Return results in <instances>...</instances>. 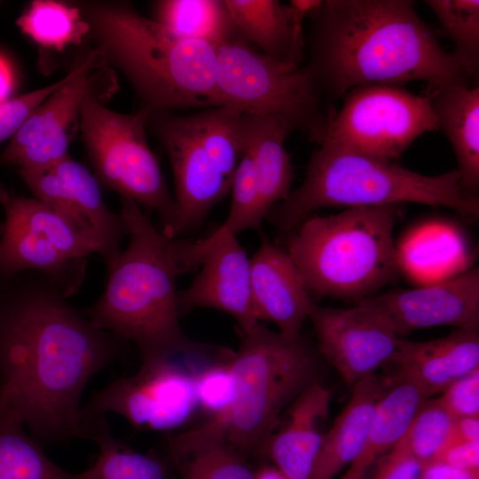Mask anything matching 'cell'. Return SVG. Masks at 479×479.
Returning a JSON list of instances; mask_svg holds the SVG:
<instances>
[{
	"mask_svg": "<svg viewBox=\"0 0 479 479\" xmlns=\"http://www.w3.org/2000/svg\"><path fill=\"white\" fill-rule=\"evenodd\" d=\"M66 299L36 271L0 283V416L43 446L85 438L82 395L123 343Z\"/></svg>",
	"mask_w": 479,
	"mask_h": 479,
	"instance_id": "cell-1",
	"label": "cell"
},
{
	"mask_svg": "<svg viewBox=\"0 0 479 479\" xmlns=\"http://www.w3.org/2000/svg\"><path fill=\"white\" fill-rule=\"evenodd\" d=\"M309 69L322 98L363 85L468 82L410 0H322L309 15Z\"/></svg>",
	"mask_w": 479,
	"mask_h": 479,
	"instance_id": "cell-2",
	"label": "cell"
},
{
	"mask_svg": "<svg viewBox=\"0 0 479 479\" xmlns=\"http://www.w3.org/2000/svg\"><path fill=\"white\" fill-rule=\"evenodd\" d=\"M127 247L107 271L106 288L82 312L94 326L139 349L142 360L169 358L196 349L184 334L177 278L192 271L186 240L165 236L133 200L121 198Z\"/></svg>",
	"mask_w": 479,
	"mask_h": 479,
	"instance_id": "cell-3",
	"label": "cell"
},
{
	"mask_svg": "<svg viewBox=\"0 0 479 479\" xmlns=\"http://www.w3.org/2000/svg\"><path fill=\"white\" fill-rule=\"evenodd\" d=\"M81 12L106 65L127 78L141 107H216L214 45L177 36L127 2H89Z\"/></svg>",
	"mask_w": 479,
	"mask_h": 479,
	"instance_id": "cell-4",
	"label": "cell"
},
{
	"mask_svg": "<svg viewBox=\"0 0 479 479\" xmlns=\"http://www.w3.org/2000/svg\"><path fill=\"white\" fill-rule=\"evenodd\" d=\"M417 203L444 207L478 217L479 201L466 192L457 169L423 175L396 162L318 145L310 156L302 183L265 218L288 232L322 208H363Z\"/></svg>",
	"mask_w": 479,
	"mask_h": 479,
	"instance_id": "cell-5",
	"label": "cell"
},
{
	"mask_svg": "<svg viewBox=\"0 0 479 479\" xmlns=\"http://www.w3.org/2000/svg\"><path fill=\"white\" fill-rule=\"evenodd\" d=\"M401 205L349 208L304 219L287 252L316 298L371 297L399 270L393 233Z\"/></svg>",
	"mask_w": 479,
	"mask_h": 479,
	"instance_id": "cell-6",
	"label": "cell"
},
{
	"mask_svg": "<svg viewBox=\"0 0 479 479\" xmlns=\"http://www.w3.org/2000/svg\"><path fill=\"white\" fill-rule=\"evenodd\" d=\"M229 365L232 403L208 423L245 456L268 443L284 407L318 382V359L302 336L291 341L259 324L243 334Z\"/></svg>",
	"mask_w": 479,
	"mask_h": 479,
	"instance_id": "cell-7",
	"label": "cell"
},
{
	"mask_svg": "<svg viewBox=\"0 0 479 479\" xmlns=\"http://www.w3.org/2000/svg\"><path fill=\"white\" fill-rule=\"evenodd\" d=\"M216 49V107L271 118L318 142L328 112L322 108L323 98L306 66L279 62L243 37Z\"/></svg>",
	"mask_w": 479,
	"mask_h": 479,
	"instance_id": "cell-8",
	"label": "cell"
},
{
	"mask_svg": "<svg viewBox=\"0 0 479 479\" xmlns=\"http://www.w3.org/2000/svg\"><path fill=\"white\" fill-rule=\"evenodd\" d=\"M105 97L90 94L83 101L79 128L87 155L100 185L155 211L160 231L168 236L175 217V202L158 160L151 150L145 128L153 114L140 107L132 114L113 111Z\"/></svg>",
	"mask_w": 479,
	"mask_h": 479,
	"instance_id": "cell-9",
	"label": "cell"
},
{
	"mask_svg": "<svg viewBox=\"0 0 479 479\" xmlns=\"http://www.w3.org/2000/svg\"><path fill=\"white\" fill-rule=\"evenodd\" d=\"M436 130L427 93L417 95L398 85H363L343 96L338 111H328L317 143L395 162L419 137Z\"/></svg>",
	"mask_w": 479,
	"mask_h": 479,
	"instance_id": "cell-10",
	"label": "cell"
},
{
	"mask_svg": "<svg viewBox=\"0 0 479 479\" xmlns=\"http://www.w3.org/2000/svg\"><path fill=\"white\" fill-rule=\"evenodd\" d=\"M0 237V283L36 271L67 298L81 287L93 245L67 219L35 198L11 195Z\"/></svg>",
	"mask_w": 479,
	"mask_h": 479,
	"instance_id": "cell-11",
	"label": "cell"
},
{
	"mask_svg": "<svg viewBox=\"0 0 479 479\" xmlns=\"http://www.w3.org/2000/svg\"><path fill=\"white\" fill-rule=\"evenodd\" d=\"M110 72L100 49L89 50L11 138L0 154V165L40 169L69 155L84 99L93 93L109 96L115 89Z\"/></svg>",
	"mask_w": 479,
	"mask_h": 479,
	"instance_id": "cell-12",
	"label": "cell"
},
{
	"mask_svg": "<svg viewBox=\"0 0 479 479\" xmlns=\"http://www.w3.org/2000/svg\"><path fill=\"white\" fill-rule=\"evenodd\" d=\"M198 405L194 376L173 357L143 360L138 372L110 382L81 408L82 422L114 412L140 429L167 431L183 425Z\"/></svg>",
	"mask_w": 479,
	"mask_h": 479,
	"instance_id": "cell-13",
	"label": "cell"
},
{
	"mask_svg": "<svg viewBox=\"0 0 479 479\" xmlns=\"http://www.w3.org/2000/svg\"><path fill=\"white\" fill-rule=\"evenodd\" d=\"M18 173L34 198L62 216L90 240L108 271L122 252L128 228L122 215L106 204L94 174L70 155L51 166L20 169Z\"/></svg>",
	"mask_w": 479,
	"mask_h": 479,
	"instance_id": "cell-14",
	"label": "cell"
},
{
	"mask_svg": "<svg viewBox=\"0 0 479 479\" xmlns=\"http://www.w3.org/2000/svg\"><path fill=\"white\" fill-rule=\"evenodd\" d=\"M148 124L162 145L175 184V217L168 235L176 239L196 228L231 190L232 182L203 148L192 114L155 112Z\"/></svg>",
	"mask_w": 479,
	"mask_h": 479,
	"instance_id": "cell-15",
	"label": "cell"
},
{
	"mask_svg": "<svg viewBox=\"0 0 479 479\" xmlns=\"http://www.w3.org/2000/svg\"><path fill=\"white\" fill-rule=\"evenodd\" d=\"M309 319L319 352L351 389L389 363L400 339L382 314L360 302L346 309L315 303Z\"/></svg>",
	"mask_w": 479,
	"mask_h": 479,
	"instance_id": "cell-16",
	"label": "cell"
},
{
	"mask_svg": "<svg viewBox=\"0 0 479 479\" xmlns=\"http://www.w3.org/2000/svg\"><path fill=\"white\" fill-rule=\"evenodd\" d=\"M357 302L382 314L399 338L441 326L478 332L479 269L473 267L422 287L395 289Z\"/></svg>",
	"mask_w": 479,
	"mask_h": 479,
	"instance_id": "cell-17",
	"label": "cell"
},
{
	"mask_svg": "<svg viewBox=\"0 0 479 479\" xmlns=\"http://www.w3.org/2000/svg\"><path fill=\"white\" fill-rule=\"evenodd\" d=\"M191 250L200 271L177 292L179 315L196 307L214 309L232 316L243 334L253 331L260 323L252 302L250 258L236 236L212 233L192 241Z\"/></svg>",
	"mask_w": 479,
	"mask_h": 479,
	"instance_id": "cell-18",
	"label": "cell"
},
{
	"mask_svg": "<svg viewBox=\"0 0 479 479\" xmlns=\"http://www.w3.org/2000/svg\"><path fill=\"white\" fill-rule=\"evenodd\" d=\"M250 258L253 308L258 321L273 322L288 340L301 330L315 305L303 279L288 253L267 238Z\"/></svg>",
	"mask_w": 479,
	"mask_h": 479,
	"instance_id": "cell-19",
	"label": "cell"
},
{
	"mask_svg": "<svg viewBox=\"0 0 479 479\" xmlns=\"http://www.w3.org/2000/svg\"><path fill=\"white\" fill-rule=\"evenodd\" d=\"M389 364L415 383L426 398L479 369L478 332L456 329L441 338L413 342L400 338Z\"/></svg>",
	"mask_w": 479,
	"mask_h": 479,
	"instance_id": "cell-20",
	"label": "cell"
},
{
	"mask_svg": "<svg viewBox=\"0 0 479 479\" xmlns=\"http://www.w3.org/2000/svg\"><path fill=\"white\" fill-rule=\"evenodd\" d=\"M391 376L373 373L352 389V395L323 442L309 479H333L359 454L375 407L389 388Z\"/></svg>",
	"mask_w": 479,
	"mask_h": 479,
	"instance_id": "cell-21",
	"label": "cell"
},
{
	"mask_svg": "<svg viewBox=\"0 0 479 479\" xmlns=\"http://www.w3.org/2000/svg\"><path fill=\"white\" fill-rule=\"evenodd\" d=\"M427 95L458 162L463 190L475 196L479 189V88L468 82L428 86Z\"/></svg>",
	"mask_w": 479,
	"mask_h": 479,
	"instance_id": "cell-22",
	"label": "cell"
},
{
	"mask_svg": "<svg viewBox=\"0 0 479 479\" xmlns=\"http://www.w3.org/2000/svg\"><path fill=\"white\" fill-rule=\"evenodd\" d=\"M330 391L319 382L303 390L294 400L287 424L269 439V453L288 479H309L324 435L318 428L326 418Z\"/></svg>",
	"mask_w": 479,
	"mask_h": 479,
	"instance_id": "cell-23",
	"label": "cell"
},
{
	"mask_svg": "<svg viewBox=\"0 0 479 479\" xmlns=\"http://www.w3.org/2000/svg\"><path fill=\"white\" fill-rule=\"evenodd\" d=\"M390 376L391 382L375 407L363 447L342 479H367L370 468L398 444L427 399L412 381L397 373Z\"/></svg>",
	"mask_w": 479,
	"mask_h": 479,
	"instance_id": "cell-24",
	"label": "cell"
},
{
	"mask_svg": "<svg viewBox=\"0 0 479 479\" xmlns=\"http://www.w3.org/2000/svg\"><path fill=\"white\" fill-rule=\"evenodd\" d=\"M240 129L242 151L247 149L255 163L265 218L268 211L291 192L294 172L285 140L292 131L271 118L242 112Z\"/></svg>",
	"mask_w": 479,
	"mask_h": 479,
	"instance_id": "cell-25",
	"label": "cell"
},
{
	"mask_svg": "<svg viewBox=\"0 0 479 479\" xmlns=\"http://www.w3.org/2000/svg\"><path fill=\"white\" fill-rule=\"evenodd\" d=\"M224 1L236 28L248 43L279 62L300 66L303 36L295 29L289 4L278 0Z\"/></svg>",
	"mask_w": 479,
	"mask_h": 479,
	"instance_id": "cell-26",
	"label": "cell"
},
{
	"mask_svg": "<svg viewBox=\"0 0 479 479\" xmlns=\"http://www.w3.org/2000/svg\"><path fill=\"white\" fill-rule=\"evenodd\" d=\"M153 20L174 35L207 42L215 47L242 37L224 0H161Z\"/></svg>",
	"mask_w": 479,
	"mask_h": 479,
	"instance_id": "cell-27",
	"label": "cell"
},
{
	"mask_svg": "<svg viewBox=\"0 0 479 479\" xmlns=\"http://www.w3.org/2000/svg\"><path fill=\"white\" fill-rule=\"evenodd\" d=\"M82 424L85 438L94 441L99 448L94 465L86 469L89 479H168L161 459L134 451L112 435L106 415Z\"/></svg>",
	"mask_w": 479,
	"mask_h": 479,
	"instance_id": "cell-28",
	"label": "cell"
},
{
	"mask_svg": "<svg viewBox=\"0 0 479 479\" xmlns=\"http://www.w3.org/2000/svg\"><path fill=\"white\" fill-rule=\"evenodd\" d=\"M0 479H89L55 464L43 446L15 420L0 416Z\"/></svg>",
	"mask_w": 479,
	"mask_h": 479,
	"instance_id": "cell-29",
	"label": "cell"
},
{
	"mask_svg": "<svg viewBox=\"0 0 479 479\" xmlns=\"http://www.w3.org/2000/svg\"><path fill=\"white\" fill-rule=\"evenodd\" d=\"M20 31L38 45L61 51L81 44L90 26L81 9L54 0H35L17 19Z\"/></svg>",
	"mask_w": 479,
	"mask_h": 479,
	"instance_id": "cell-30",
	"label": "cell"
},
{
	"mask_svg": "<svg viewBox=\"0 0 479 479\" xmlns=\"http://www.w3.org/2000/svg\"><path fill=\"white\" fill-rule=\"evenodd\" d=\"M241 112L226 106L210 107L192 114L200 140L223 176L232 182L241 155L240 117Z\"/></svg>",
	"mask_w": 479,
	"mask_h": 479,
	"instance_id": "cell-31",
	"label": "cell"
},
{
	"mask_svg": "<svg viewBox=\"0 0 479 479\" xmlns=\"http://www.w3.org/2000/svg\"><path fill=\"white\" fill-rule=\"evenodd\" d=\"M425 4L452 42V52L475 75L479 67V1L428 0Z\"/></svg>",
	"mask_w": 479,
	"mask_h": 479,
	"instance_id": "cell-32",
	"label": "cell"
},
{
	"mask_svg": "<svg viewBox=\"0 0 479 479\" xmlns=\"http://www.w3.org/2000/svg\"><path fill=\"white\" fill-rule=\"evenodd\" d=\"M183 467V479H255L244 456L224 439L198 444L173 458Z\"/></svg>",
	"mask_w": 479,
	"mask_h": 479,
	"instance_id": "cell-33",
	"label": "cell"
},
{
	"mask_svg": "<svg viewBox=\"0 0 479 479\" xmlns=\"http://www.w3.org/2000/svg\"><path fill=\"white\" fill-rule=\"evenodd\" d=\"M232 202L225 221L213 232L216 236H237L247 229L258 230L264 219L256 170L247 149L240 155L232 179Z\"/></svg>",
	"mask_w": 479,
	"mask_h": 479,
	"instance_id": "cell-34",
	"label": "cell"
},
{
	"mask_svg": "<svg viewBox=\"0 0 479 479\" xmlns=\"http://www.w3.org/2000/svg\"><path fill=\"white\" fill-rule=\"evenodd\" d=\"M454 418L437 398L426 399L395 446L421 464L430 461L446 441Z\"/></svg>",
	"mask_w": 479,
	"mask_h": 479,
	"instance_id": "cell-35",
	"label": "cell"
},
{
	"mask_svg": "<svg viewBox=\"0 0 479 479\" xmlns=\"http://www.w3.org/2000/svg\"><path fill=\"white\" fill-rule=\"evenodd\" d=\"M198 405L214 415H224L234 396V383L229 360L213 365L194 376Z\"/></svg>",
	"mask_w": 479,
	"mask_h": 479,
	"instance_id": "cell-36",
	"label": "cell"
},
{
	"mask_svg": "<svg viewBox=\"0 0 479 479\" xmlns=\"http://www.w3.org/2000/svg\"><path fill=\"white\" fill-rule=\"evenodd\" d=\"M64 79L35 90L28 93L14 97L0 105V144L12 138L25 121L55 90Z\"/></svg>",
	"mask_w": 479,
	"mask_h": 479,
	"instance_id": "cell-37",
	"label": "cell"
},
{
	"mask_svg": "<svg viewBox=\"0 0 479 479\" xmlns=\"http://www.w3.org/2000/svg\"><path fill=\"white\" fill-rule=\"evenodd\" d=\"M438 399L453 418L479 416V369L454 381Z\"/></svg>",
	"mask_w": 479,
	"mask_h": 479,
	"instance_id": "cell-38",
	"label": "cell"
},
{
	"mask_svg": "<svg viewBox=\"0 0 479 479\" xmlns=\"http://www.w3.org/2000/svg\"><path fill=\"white\" fill-rule=\"evenodd\" d=\"M422 464L397 447L380 459L373 475L367 479H418Z\"/></svg>",
	"mask_w": 479,
	"mask_h": 479,
	"instance_id": "cell-39",
	"label": "cell"
},
{
	"mask_svg": "<svg viewBox=\"0 0 479 479\" xmlns=\"http://www.w3.org/2000/svg\"><path fill=\"white\" fill-rule=\"evenodd\" d=\"M430 461L467 469H479V441L446 440Z\"/></svg>",
	"mask_w": 479,
	"mask_h": 479,
	"instance_id": "cell-40",
	"label": "cell"
},
{
	"mask_svg": "<svg viewBox=\"0 0 479 479\" xmlns=\"http://www.w3.org/2000/svg\"><path fill=\"white\" fill-rule=\"evenodd\" d=\"M418 479H479V469L461 468L438 461L422 464Z\"/></svg>",
	"mask_w": 479,
	"mask_h": 479,
	"instance_id": "cell-41",
	"label": "cell"
},
{
	"mask_svg": "<svg viewBox=\"0 0 479 479\" xmlns=\"http://www.w3.org/2000/svg\"><path fill=\"white\" fill-rule=\"evenodd\" d=\"M446 440L479 441V416L454 418Z\"/></svg>",
	"mask_w": 479,
	"mask_h": 479,
	"instance_id": "cell-42",
	"label": "cell"
},
{
	"mask_svg": "<svg viewBox=\"0 0 479 479\" xmlns=\"http://www.w3.org/2000/svg\"><path fill=\"white\" fill-rule=\"evenodd\" d=\"M15 87V75L11 63L0 54V105L9 100Z\"/></svg>",
	"mask_w": 479,
	"mask_h": 479,
	"instance_id": "cell-43",
	"label": "cell"
},
{
	"mask_svg": "<svg viewBox=\"0 0 479 479\" xmlns=\"http://www.w3.org/2000/svg\"><path fill=\"white\" fill-rule=\"evenodd\" d=\"M255 479H288L276 467H264L255 472Z\"/></svg>",
	"mask_w": 479,
	"mask_h": 479,
	"instance_id": "cell-44",
	"label": "cell"
},
{
	"mask_svg": "<svg viewBox=\"0 0 479 479\" xmlns=\"http://www.w3.org/2000/svg\"><path fill=\"white\" fill-rule=\"evenodd\" d=\"M10 193L6 188L0 183V204L3 206L10 198ZM4 222L0 221V237L4 231Z\"/></svg>",
	"mask_w": 479,
	"mask_h": 479,
	"instance_id": "cell-45",
	"label": "cell"
}]
</instances>
